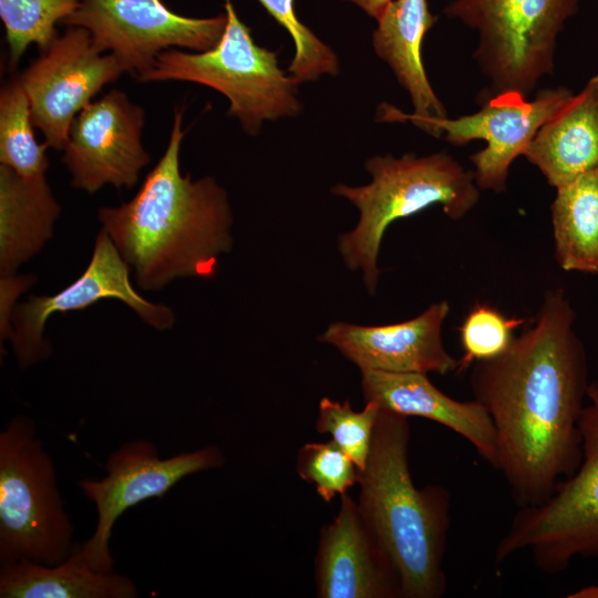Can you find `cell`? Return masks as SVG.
Wrapping results in <instances>:
<instances>
[{
    "label": "cell",
    "mask_w": 598,
    "mask_h": 598,
    "mask_svg": "<svg viewBox=\"0 0 598 598\" xmlns=\"http://www.w3.org/2000/svg\"><path fill=\"white\" fill-rule=\"evenodd\" d=\"M578 0H456L445 13L480 31L476 51L498 91L526 95L553 69L556 39Z\"/></svg>",
    "instance_id": "cell-8"
},
{
    "label": "cell",
    "mask_w": 598,
    "mask_h": 598,
    "mask_svg": "<svg viewBox=\"0 0 598 598\" xmlns=\"http://www.w3.org/2000/svg\"><path fill=\"white\" fill-rule=\"evenodd\" d=\"M574 321L564 291L548 290L509 347L471 371L474 400L496 431L498 471L519 507L546 502L581 461L579 421L589 384Z\"/></svg>",
    "instance_id": "cell-1"
},
{
    "label": "cell",
    "mask_w": 598,
    "mask_h": 598,
    "mask_svg": "<svg viewBox=\"0 0 598 598\" xmlns=\"http://www.w3.org/2000/svg\"><path fill=\"white\" fill-rule=\"evenodd\" d=\"M408 419L380 409L358 506L396 575L400 597L440 598L446 590L451 495L441 485H414Z\"/></svg>",
    "instance_id": "cell-3"
},
{
    "label": "cell",
    "mask_w": 598,
    "mask_h": 598,
    "mask_svg": "<svg viewBox=\"0 0 598 598\" xmlns=\"http://www.w3.org/2000/svg\"><path fill=\"white\" fill-rule=\"evenodd\" d=\"M144 122V109L117 89L82 109L63 150L71 185L89 194L106 184L117 189L134 187L151 162L142 144Z\"/></svg>",
    "instance_id": "cell-14"
},
{
    "label": "cell",
    "mask_w": 598,
    "mask_h": 598,
    "mask_svg": "<svg viewBox=\"0 0 598 598\" xmlns=\"http://www.w3.org/2000/svg\"><path fill=\"white\" fill-rule=\"evenodd\" d=\"M124 72L113 54L94 45L86 29L70 27L17 78L44 143L63 151L75 116Z\"/></svg>",
    "instance_id": "cell-12"
},
{
    "label": "cell",
    "mask_w": 598,
    "mask_h": 598,
    "mask_svg": "<svg viewBox=\"0 0 598 598\" xmlns=\"http://www.w3.org/2000/svg\"><path fill=\"white\" fill-rule=\"evenodd\" d=\"M375 53L393 70L409 92L414 117H446L442 102L427 80L422 62V42L434 24L426 0H392L377 19Z\"/></svg>",
    "instance_id": "cell-20"
},
{
    "label": "cell",
    "mask_w": 598,
    "mask_h": 598,
    "mask_svg": "<svg viewBox=\"0 0 598 598\" xmlns=\"http://www.w3.org/2000/svg\"><path fill=\"white\" fill-rule=\"evenodd\" d=\"M32 276L17 277H1L0 290H1V312H0V337L1 341L11 339L13 333V327L11 326V315L14 308V300L19 293L23 292L28 287L33 283Z\"/></svg>",
    "instance_id": "cell-29"
},
{
    "label": "cell",
    "mask_w": 598,
    "mask_h": 598,
    "mask_svg": "<svg viewBox=\"0 0 598 598\" xmlns=\"http://www.w3.org/2000/svg\"><path fill=\"white\" fill-rule=\"evenodd\" d=\"M127 576L95 569L81 544L56 565L19 560L0 568L1 598H135Z\"/></svg>",
    "instance_id": "cell-21"
},
{
    "label": "cell",
    "mask_w": 598,
    "mask_h": 598,
    "mask_svg": "<svg viewBox=\"0 0 598 598\" xmlns=\"http://www.w3.org/2000/svg\"><path fill=\"white\" fill-rule=\"evenodd\" d=\"M571 94L565 87L550 89L527 101L519 91H498L478 112L455 120L414 117L388 104L381 113L384 121L408 120L435 137L444 132L446 141L454 145L484 140L486 147L471 156L476 185L482 189L503 192L512 162L525 155L538 130Z\"/></svg>",
    "instance_id": "cell-10"
},
{
    "label": "cell",
    "mask_w": 598,
    "mask_h": 598,
    "mask_svg": "<svg viewBox=\"0 0 598 598\" xmlns=\"http://www.w3.org/2000/svg\"><path fill=\"white\" fill-rule=\"evenodd\" d=\"M224 464L225 456L216 445L161 458L156 445L147 440L123 443L109 455L105 477L78 482L97 513L93 535L81 544L90 564L97 570H113L110 540L116 519L126 509L164 496L190 474L220 468Z\"/></svg>",
    "instance_id": "cell-11"
},
{
    "label": "cell",
    "mask_w": 598,
    "mask_h": 598,
    "mask_svg": "<svg viewBox=\"0 0 598 598\" xmlns=\"http://www.w3.org/2000/svg\"><path fill=\"white\" fill-rule=\"evenodd\" d=\"M525 156L556 188L598 169V75L538 130Z\"/></svg>",
    "instance_id": "cell-18"
},
{
    "label": "cell",
    "mask_w": 598,
    "mask_h": 598,
    "mask_svg": "<svg viewBox=\"0 0 598 598\" xmlns=\"http://www.w3.org/2000/svg\"><path fill=\"white\" fill-rule=\"evenodd\" d=\"M365 168L372 176L370 184H337L332 194L347 198L359 210L358 224L338 238V249L350 270L362 271L368 292L374 295L381 241L393 221L433 205H441L451 219H461L477 204L480 192L474 172L446 153L374 156Z\"/></svg>",
    "instance_id": "cell-4"
},
{
    "label": "cell",
    "mask_w": 598,
    "mask_h": 598,
    "mask_svg": "<svg viewBox=\"0 0 598 598\" xmlns=\"http://www.w3.org/2000/svg\"><path fill=\"white\" fill-rule=\"evenodd\" d=\"M555 257L567 271L598 272V169L556 188Z\"/></svg>",
    "instance_id": "cell-22"
},
{
    "label": "cell",
    "mask_w": 598,
    "mask_h": 598,
    "mask_svg": "<svg viewBox=\"0 0 598 598\" xmlns=\"http://www.w3.org/2000/svg\"><path fill=\"white\" fill-rule=\"evenodd\" d=\"M183 109H175L166 150L135 196L101 207L99 220L134 270L140 288L158 291L175 278H210L233 246L227 193L205 176L182 175Z\"/></svg>",
    "instance_id": "cell-2"
},
{
    "label": "cell",
    "mask_w": 598,
    "mask_h": 598,
    "mask_svg": "<svg viewBox=\"0 0 598 598\" xmlns=\"http://www.w3.org/2000/svg\"><path fill=\"white\" fill-rule=\"evenodd\" d=\"M360 7L368 16L378 19L392 0H346Z\"/></svg>",
    "instance_id": "cell-30"
},
{
    "label": "cell",
    "mask_w": 598,
    "mask_h": 598,
    "mask_svg": "<svg viewBox=\"0 0 598 598\" xmlns=\"http://www.w3.org/2000/svg\"><path fill=\"white\" fill-rule=\"evenodd\" d=\"M225 10L226 27L214 48L198 53L165 50L148 71L136 78L144 83L187 81L209 86L229 100L228 114L256 135L265 121L300 112L299 83L280 69L277 52L256 44L229 0Z\"/></svg>",
    "instance_id": "cell-5"
},
{
    "label": "cell",
    "mask_w": 598,
    "mask_h": 598,
    "mask_svg": "<svg viewBox=\"0 0 598 598\" xmlns=\"http://www.w3.org/2000/svg\"><path fill=\"white\" fill-rule=\"evenodd\" d=\"M380 408L374 402H365L362 411L353 410L349 400L338 402L322 398L316 430L330 434L332 440L364 471L373 440Z\"/></svg>",
    "instance_id": "cell-25"
},
{
    "label": "cell",
    "mask_w": 598,
    "mask_h": 598,
    "mask_svg": "<svg viewBox=\"0 0 598 598\" xmlns=\"http://www.w3.org/2000/svg\"><path fill=\"white\" fill-rule=\"evenodd\" d=\"M526 321L525 318L507 317L494 307L476 302L458 328L464 354L458 360L457 372L473 362L502 354L513 341L514 330Z\"/></svg>",
    "instance_id": "cell-28"
},
{
    "label": "cell",
    "mask_w": 598,
    "mask_h": 598,
    "mask_svg": "<svg viewBox=\"0 0 598 598\" xmlns=\"http://www.w3.org/2000/svg\"><path fill=\"white\" fill-rule=\"evenodd\" d=\"M82 0H0V17L6 29L10 65L16 66L30 44L47 50L59 37L62 23Z\"/></svg>",
    "instance_id": "cell-24"
},
{
    "label": "cell",
    "mask_w": 598,
    "mask_h": 598,
    "mask_svg": "<svg viewBox=\"0 0 598 598\" xmlns=\"http://www.w3.org/2000/svg\"><path fill=\"white\" fill-rule=\"evenodd\" d=\"M227 16L189 18L161 0H82L62 24L86 29L94 45L109 51L125 72L148 71L168 49L207 51L219 41Z\"/></svg>",
    "instance_id": "cell-9"
},
{
    "label": "cell",
    "mask_w": 598,
    "mask_h": 598,
    "mask_svg": "<svg viewBox=\"0 0 598 598\" xmlns=\"http://www.w3.org/2000/svg\"><path fill=\"white\" fill-rule=\"evenodd\" d=\"M365 402L403 415L436 422L471 443L480 456L498 471L496 431L486 409L477 401H457L437 389L426 373L361 371Z\"/></svg>",
    "instance_id": "cell-17"
},
{
    "label": "cell",
    "mask_w": 598,
    "mask_h": 598,
    "mask_svg": "<svg viewBox=\"0 0 598 598\" xmlns=\"http://www.w3.org/2000/svg\"><path fill=\"white\" fill-rule=\"evenodd\" d=\"M448 312L447 301H440L417 317L393 324L333 322L318 340L337 348L360 371L446 374L458 369V360L446 351L442 339Z\"/></svg>",
    "instance_id": "cell-15"
},
{
    "label": "cell",
    "mask_w": 598,
    "mask_h": 598,
    "mask_svg": "<svg viewBox=\"0 0 598 598\" xmlns=\"http://www.w3.org/2000/svg\"><path fill=\"white\" fill-rule=\"evenodd\" d=\"M61 213L45 176L24 178L0 164V275L14 276L53 235Z\"/></svg>",
    "instance_id": "cell-19"
},
{
    "label": "cell",
    "mask_w": 598,
    "mask_h": 598,
    "mask_svg": "<svg viewBox=\"0 0 598 598\" xmlns=\"http://www.w3.org/2000/svg\"><path fill=\"white\" fill-rule=\"evenodd\" d=\"M73 530L35 423L14 416L0 432V564L56 565L74 546Z\"/></svg>",
    "instance_id": "cell-6"
},
{
    "label": "cell",
    "mask_w": 598,
    "mask_h": 598,
    "mask_svg": "<svg viewBox=\"0 0 598 598\" xmlns=\"http://www.w3.org/2000/svg\"><path fill=\"white\" fill-rule=\"evenodd\" d=\"M258 1L293 40L295 55L289 72L298 83L315 81L324 74H338L337 54L298 19L293 0Z\"/></svg>",
    "instance_id": "cell-26"
},
{
    "label": "cell",
    "mask_w": 598,
    "mask_h": 598,
    "mask_svg": "<svg viewBox=\"0 0 598 598\" xmlns=\"http://www.w3.org/2000/svg\"><path fill=\"white\" fill-rule=\"evenodd\" d=\"M296 471L302 481L315 485L327 503L359 484L362 473L333 440L306 443L297 454Z\"/></svg>",
    "instance_id": "cell-27"
},
{
    "label": "cell",
    "mask_w": 598,
    "mask_h": 598,
    "mask_svg": "<svg viewBox=\"0 0 598 598\" xmlns=\"http://www.w3.org/2000/svg\"><path fill=\"white\" fill-rule=\"evenodd\" d=\"M29 99L18 78L0 93V163L24 178L45 176L49 159L45 143L34 136Z\"/></svg>",
    "instance_id": "cell-23"
},
{
    "label": "cell",
    "mask_w": 598,
    "mask_h": 598,
    "mask_svg": "<svg viewBox=\"0 0 598 598\" xmlns=\"http://www.w3.org/2000/svg\"><path fill=\"white\" fill-rule=\"evenodd\" d=\"M587 398L579 466L546 502L520 507L495 548L496 563L528 550L542 571L557 574L576 557L598 556V383Z\"/></svg>",
    "instance_id": "cell-7"
},
{
    "label": "cell",
    "mask_w": 598,
    "mask_h": 598,
    "mask_svg": "<svg viewBox=\"0 0 598 598\" xmlns=\"http://www.w3.org/2000/svg\"><path fill=\"white\" fill-rule=\"evenodd\" d=\"M319 598H396V575L347 493L333 522L320 529L315 558Z\"/></svg>",
    "instance_id": "cell-16"
},
{
    "label": "cell",
    "mask_w": 598,
    "mask_h": 598,
    "mask_svg": "<svg viewBox=\"0 0 598 598\" xmlns=\"http://www.w3.org/2000/svg\"><path fill=\"white\" fill-rule=\"evenodd\" d=\"M111 298L127 305L144 322L157 330L171 329L175 323V315L169 307L151 302L136 291L130 280V266L109 235L101 229L91 260L78 279L54 295L31 296L14 306L10 340L20 368L31 367L50 355L51 347L43 338V330L51 315L83 310Z\"/></svg>",
    "instance_id": "cell-13"
}]
</instances>
